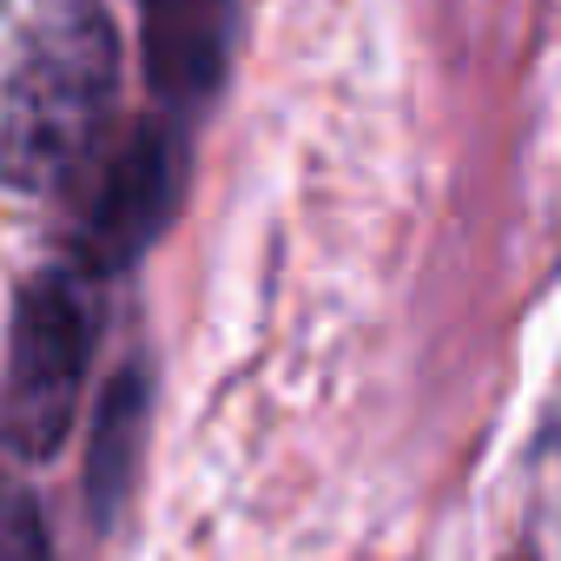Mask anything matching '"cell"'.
Instances as JSON below:
<instances>
[{"instance_id":"6da1fadb","label":"cell","mask_w":561,"mask_h":561,"mask_svg":"<svg viewBox=\"0 0 561 561\" xmlns=\"http://www.w3.org/2000/svg\"><path fill=\"white\" fill-rule=\"evenodd\" d=\"M119 34L100 0H27L0 67V185L47 198L106 146Z\"/></svg>"},{"instance_id":"7a4b0ae2","label":"cell","mask_w":561,"mask_h":561,"mask_svg":"<svg viewBox=\"0 0 561 561\" xmlns=\"http://www.w3.org/2000/svg\"><path fill=\"white\" fill-rule=\"evenodd\" d=\"M100 337V291L80 264H54L21 285L14 331H8V377H0V443L27 462H47L87 390Z\"/></svg>"},{"instance_id":"3957f363","label":"cell","mask_w":561,"mask_h":561,"mask_svg":"<svg viewBox=\"0 0 561 561\" xmlns=\"http://www.w3.org/2000/svg\"><path fill=\"white\" fill-rule=\"evenodd\" d=\"M185 192V146L165 126H133L113 152L100 146L87 165V205H80V271H119L133 264Z\"/></svg>"},{"instance_id":"277c9868","label":"cell","mask_w":561,"mask_h":561,"mask_svg":"<svg viewBox=\"0 0 561 561\" xmlns=\"http://www.w3.org/2000/svg\"><path fill=\"white\" fill-rule=\"evenodd\" d=\"M231 47V0H152V87L165 100L205 93Z\"/></svg>"},{"instance_id":"5b68a950","label":"cell","mask_w":561,"mask_h":561,"mask_svg":"<svg viewBox=\"0 0 561 561\" xmlns=\"http://www.w3.org/2000/svg\"><path fill=\"white\" fill-rule=\"evenodd\" d=\"M139 423H146V377L139 370H119L100 416H93V436H87V502L100 522L119 515V495L133 489V456H139Z\"/></svg>"},{"instance_id":"8992f818","label":"cell","mask_w":561,"mask_h":561,"mask_svg":"<svg viewBox=\"0 0 561 561\" xmlns=\"http://www.w3.org/2000/svg\"><path fill=\"white\" fill-rule=\"evenodd\" d=\"M0 561H54V535L47 515L27 489L0 482Z\"/></svg>"}]
</instances>
